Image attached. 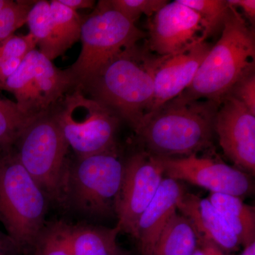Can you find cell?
<instances>
[{
	"mask_svg": "<svg viewBox=\"0 0 255 255\" xmlns=\"http://www.w3.org/2000/svg\"><path fill=\"white\" fill-rule=\"evenodd\" d=\"M221 31L191 85L173 100L189 102L206 99L219 107L240 80L255 73V32L244 16L230 7Z\"/></svg>",
	"mask_w": 255,
	"mask_h": 255,
	"instance_id": "6da1fadb",
	"label": "cell"
},
{
	"mask_svg": "<svg viewBox=\"0 0 255 255\" xmlns=\"http://www.w3.org/2000/svg\"><path fill=\"white\" fill-rule=\"evenodd\" d=\"M156 57L147 46L135 45L124 50L95 78L79 87L135 130L150 112L153 102Z\"/></svg>",
	"mask_w": 255,
	"mask_h": 255,
	"instance_id": "7a4b0ae2",
	"label": "cell"
},
{
	"mask_svg": "<svg viewBox=\"0 0 255 255\" xmlns=\"http://www.w3.org/2000/svg\"><path fill=\"white\" fill-rule=\"evenodd\" d=\"M218 108L207 100H172L147 114L135 131L145 151L156 157L196 155L212 145Z\"/></svg>",
	"mask_w": 255,
	"mask_h": 255,
	"instance_id": "3957f363",
	"label": "cell"
},
{
	"mask_svg": "<svg viewBox=\"0 0 255 255\" xmlns=\"http://www.w3.org/2000/svg\"><path fill=\"white\" fill-rule=\"evenodd\" d=\"M18 160L14 149L0 152V222L17 247L29 255L43 229L50 204Z\"/></svg>",
	"mask_w": 255,
	"mask_h": 255,
	"instance_id": "277c9868",
	"label": "cell"
},
{
	"mask_svg": "<svg viewBox=\"0 0 255 255\" xmlns=\"http://www.w3.org/2000/svg\"><path fill=\"white\" fill-rule=\"evenodd\" d=\"M124 172L118 148L69 162L59 205L91 217L117 215Z\"/></svg>",
	"mask_w": 255,
	"mask_h": 255,
	"instance_id": "5b68a950",
	"label": "cell"
},
{
	"mask_svg": "<svg viewBox=\"0 0 255 255\" xmlns=\"http://www.w3.org/2000/svg\"><path fill=\"white\" fill-rule=\"evenodd\" d=\"M146 36L135 23L114 10L109 0L99 1L95 11L82 20L81 52L68 68L76 87L84 86L124 50Z\"/></svg>",
	"mask_w": 255,
	"mask_h": 255,
	"instance_id": "8992f818",
	"label": "cell"
},
{
	"mask_svg": "<svg viewBox=\"0 0 255 255\" xmlns=\"http://www.w3.org/2000/svg\"><path fill=\"white\" fill-rule=\"evenodd\" d=\"M15 145L19 162L50 202L59 204L69 162V145L53 114H42L23 130Z\"/></svg>",
	"mask_w": 255,
	"mask_h": 255,
	"instance_id": "52a82bcc",
	"label": "cell"
},
{
	"mask_svg": "<svg viewBox=\"0 0 255 255\" xmlns=\"http://www.w3.org/2000/svg\"><path fill=\"white\" fill-rule=\"evenodd\" d=\"M77 157H88L117 148L115 135L119 117L80 87L67 94L53 113Z\"/></svg>",
	"mask_w": 255,
	"mask_h": 255,
	"instance_id": "ba28073f",
	"label": "cell"
},
{
	"mask_svg": "<svg viewBox=\"0 0 255 255\" xmlns=\"http://www.w3.org/2000/svg\"><path fill=\"white\" fill-rule=\"evenodd\" d=\"M72 87H76V83L68 69L57 68L51 60L35 49L25 56L0 90L11 92L20 110L36 117L48 112Z\"/></svg>",
	"mask_w": 255,
	"mask_h": 255,
	"instance_id": "9c48e42d",
	"label": "cell"
},
{
	"mask_svg": "<svg viewBox=\"0 0 255 255\" xmlns=\"http://www.w3.org/2000/svg\"><path fill=\"white\" fill-rule=\"evenodd\" d=\"M164 176L158 157L147 151L135 152L124 162L117 210V226L121 232L136 238L139 219L155 196Z\"/></svg>",
	"mask_w": 255,
	"mask_h": 255,
	"instance_id": "30bf717a",
	"label": "cell"
},
{
	"mask_svg": "<svg viewBox=\"0 0 255 255\" xmlns=\"http://www.w3.org/2000/svg\"><path fill=\"white\" fill-rule=\"evenodd\" d=\"M158 157L164 175L204 188L211 193L241 198L251 192V177L243 171L223 162L196 155L180 157Z\"/></svg>",
	"mask_w": 255,
	"mask_h": 255,
	"instance_id": "8fae6325",
	"label": "cell"
},
{
	"mask_svg": "<svg viewBox=\"0 0 255 255\" xmlns=\"http://www.w3.org/2000/svg\"><path fill=\"white\" fill-rule=\"evenodd\" d=\"M214 132L228 159L240 170L255 173V116L233 96L228 95L214 117Z\"/></svg>",
	"mask_w": 255,
	"mask_h": 255,
	"instance_id": "7c38bea8",
	"label": "cell"
},
{
	"mask_svg": "<svg viewBox=\"0 0 255 255\" xmlns=\"http://www.w3.org/2000/svg\"><path fill=\"white\" fill-rule=\"evenodd\" d=\"M147 49L158 56H166L201 41L200 16L194 10L178 1L164 5L154 14L148 24Z\"/></svg>",
	"mask_w": 255,
	"mask_h": 255,
	"instance_id": "4fadbf2b",
	"label": "cell"
},
{
	"mask_svg": "<svg viewBox=\"0 0 255 255\" xmlns=\"http://www.w3.org/2000/svg\"><path fill=\"white\" fill-rule=\"evenodd\" d=\"M212 46L206 41H199L174 54L157 55L154 67L153 102L148 114L177 98L191 85Z\"/></svg>",
	"mask_w": 255,
	"mask_h": 255,
	"instance_id": "5bb4252c",
	"label": "cell"
},
{
	"mask_svg": "<svg viewBox=\"0 0 255 255\" xmlns=\"http://www.w3.org/2000/svg\"><path fill=\"white\" fill-rule=\"evenodd\" d=\"M178 181L164 177L157 193L139 219L136 238L141 255H152L161 233L174 213L184 195Z\"/></svg>",
	"mask_w": 255,
	"mask_h": 255,
	"instance_id": "9a60e30c",
	"label": "cell"
},
{
	"mask_svg": "<svg viewBox=\"0 0 255 255\" xmlns=\"http://www.w3.org/2000/svg\"><path fill=\"white\" fill-rule=\"evenodd\" d=\"M177 210L189 220L197 237L214 242L223 251H235L239 247L236 235L209 199L185 192Z\"/></svg>",
	"mask_w": 255,
	"mask_h": 255,
	"instance_id": "2e32d148",
	"label": "cell"
},
{
	"mask_svg": "<svg viewBox=\"0 0 255 255\" xmlns=\"http://www.w3.org/2000/svg\"><path fill=\"white\" fill-rule=\"evenodd\" d=\"M65 233L74 255H127L117 244L118 226L109 228L65 223Z\"/></svg>",
	"mask_w": 255,
	"mask_h": 255,
	"instance_id": "e0dca14e",
	"label": "cell"
},
{
	"mask_svg": "<svg viewBox=\"0 0 255 255\" xmlns=\"http://www.w3.org/2000/svg\"><path fill=\"white\" fill-rule=\"evenodd\" d=\"M50 5L51 31L41 53L52 61L80 41L82 19L77 11L60 4L58 0L50 1Z\"/></svg>",
	"mask_w": 255,
	"mask_h": 255,
	"instance_id": "ac0fdd59",
	"label": "cell"
},
{
	"mask_svg": "<svg viewBox=\"0 0 255 255\" xmlns=\"http://www.w3.org/2000/svg\"><path fill=\"white\" fill-rule=\"evenodd\" d=\"M211 204L222 215L240 246L244 248L255 242V211L245 204L241 198L228 194L211 193L208 198Z\"/></svg>",
	"mask_w": 255,
	"mask_h": 255,
	"instance_id": "d6986e66",
	"label": "cell"
},
{
	"mask_svg": "<svg viewBox=\"0 0 255 255\" xmlns=\"http://www.w3.org/2000/svg\"><path fill=\"white\" fill-rule=\"evenodd\" d=\"M197 245L189 220L176 211L161 233L152 255H193Z\"/></svg>",
	"mask_w": 255,
	"mask_h": 255,
	"instance_id": "ffe728a7",
	"label": "cell"
},
{
	"mask_svg": "<svg viewBox=\"0 0 255 255\" xmlns=\"http://www.w3.org/2000/svg\"><path fill=\"white\" fill-rule=\"evenodd\" d=\"M37 117L25 114L16 102L0 98V152L12 148L25 128Z\"/></svg>",
	"mask_w": 255,
	"mask_h": 255,
	"instance_id": "44dd1931",
	"label": "cell"
},
{
	"mask_svg": "<svg viewBox=\"0 0 255 255\" xmlns=\"http://www.w3.org/2000/svg\"><path fill=\"white\" fill-rule=\"evenodd\" d=\"M181 4L194 10L200 16L203 31L201 41L218 31H222L223 25L229 12L227 1L224 0H178Z\"/></svg>",
	"mask_w": 255,
	"mask_h": 255,
	"instance_id": "7402d4cb",
	"label": "cell"
},
{
	"mask_svg": "<svg viewBox=\"0 0 255 255\" xmlns=\"http://www.w3.org/2000/svg\"><path fill=\"white\" fill-rule=\"evenodd\" d=\"M29 255H74L65 229V222L45 223Z\"/></svg>",
	"mask_w": 255,
	"mask_h": 255,
	"instance_id": "603a6c76",
	"label": "cell"
},
{
	"mask_svg": "<svg viewBox=\"0 0 255 255\" xmlns=\"http://www.w3.org/2000/svg\"><path fill=\"white\" fill-rule=\"evenodd\" d=\"M36 1H12L0 11V43L14 35V31L26 23L30 9Z\"/></svg>",
	"mask_w": 255,
	"mask_h": 255,
	"instance_id": "cb8c5ba5",
	"label": "cell"
},
{
	"mask_svg": "<svg viewBox=\"0 0 255 255\" xmlns=\"http://www.w3.org/2000/svg\"><path fill=\"white\" fill-rule=\"evenodd\" d=\"M32 36L37 41L39 51L44 49L51 31V15L50 1H36L28 12L26 20Z\"/></svg>",
	"mask_w": 255,
	"mask_h": 255,
	"instance_id": "d4e9b609",
	"label": "cell"
},
{
	"mask_svg": "<svg viewBox=\"0 0 255 255\" xmlns=\"http://www.w3.org/2000/svg\"><path fill=\"white\" fill-rule=\"evenodd\" d=\"M112 8L135 23L142 14L151 16L162 9L167 0H109Z\"/></svg>",
	"mask_w": 255,
	"mask_h": 255,
	"instance_id": "484cf974",
	"label": "cell"
},
{
	"mask_svg": "<svg viewBox=\"0 0 255 255\" xmlns=\"http://www.w3.org/2000/svg\"><path fill=\"white\" fill-rule=\"evenodd\" d=\"M37 41L31 33L26 36H12L0 43V60L24 58L36 49Z\"/></svg>",
	"mask_w": 255,
	"mask_h": 255,
	"instance_id": "4316f807",
	"label": "cell"
},
{
	"mask_svg": "<svg viewBox=\"0 0 255 255\" xmlns=\"http://www.w3.org/2000/svg\"><path fill=\"white\" fill-rule=\"evenodd\" d=\"M230 95L241 101L248 110L255 116V73L245 77L233 87Z\"/></svg>",
	"mask_w": 255,
	"mask_h": 255,
	"instance_id": "83f0119b",
	"label": "cell"
},
{
	"mask_svg": "<svg viewBox=\"0 0 255 255\" xmlns=\"http://www.w3.org/2000/svg\"><path fill=\"white\" fill-rule=\"evenodd\" d=\"M24 58H13L1 60V63H0V89L4 85L6 80L17 70Z\"/></svg>",
	"mask_w": 255,
	"mask_h": 255,
	"instance_id": "f1b7e54d",
	"label": "cell"
},
{
	"mask_svg": "<svg viewBox=\"0 0 255 255\" xmlns=\"http://www.w3.org/2000/svg\"><path fill=\"white\" fill-rule=\"evenodd\" d=\"M197 237V236H196ZM193 255H226L224 251L214 242L197 237V245Z\"/></svg>",
	"mask_w": 255,
	"mask_h": 255,
	"instance_id": "f546056e",
	"label": "cell"
},
{
	"mask_svg": "<svg viewBox=\"0 0 255 255\" xmlns=\"http://www.w3.org/2000/svg\"><path fill=\"white\" fill-rule=\"evenodd\" d=\"M230 7L242 9L247 19L254 24L255 21V0H228Z\"/></svg>",
	"mask_w": 255,
	"mask_h": 255,
	"instance_id": "4dcf8cb0",
	"label": "cell"
},
{
	"mask_svg": "<svg viewBox=\"0 0 255 255\" xmlns=\"http://www.w3.org/2000/svg\"><path fill=\"white\" fill-rule=\"evenodd\" d=\"M0 253L7 255H19L17 247L14 241L0 231Z\"/></svg>",
	"mask_w": 255,
	"mask_h": 255,
	"instance_id": "1f68e13d",
	"label": "cell"
},
{
	"mask_svg": "<svg viewBox=\"0 0 255 255\" xmlns=\"http://www.w3.org/2000/svg\"><path fill=\"white\" fill-rule=\"evenodd\" d=\"M58 1L60 4L75 11L80 9L92 8L95 4V1L92 0H58Z\"/></svg>",
	"mask_w": 255,
	"mask_h": 255,
	"instance_id": "d6a6232c",
	"label": "cell"
},
{
	"mask_svg": "<svg viewBox=\"0 0 255 255\" xmlns=\"http://www.w3.org/2000/svg\"><path fill=\"white\" fill-rule=\"evenodd\" d=\"M241 255H255V242L244 248V251Z\"/></svg>",
	"mask_w": 255,
	"mask_h": 255,
	"instance_id": "836d02e7",
	"label": "cell"
},
{
	"mask_svg": "<svg viewBox=\"0 0 255 255\" xmlns=\"http://www.w3.org/2000/svg\"><path fill=\"white\" fill-rule=\"evenodd\" d=\"M9 1V0H0V11L8 4Z\"/></svg>",
	"mask_w": 255,
	"mask_h": 255,
	"instance_id": "e575fe53",
	"label": "cell"
},
{
	"mask_svg": "<svg viewBox=\"0 0 255 255\" xmlns=\"http://www.w3.org/2000/svg\"><path fill=\"white\" fill-rule=\"evenodd\" d=\"M0 255H7L2 254V253H0Z\"/></svg>",
	"mask_w": 255,
	"mask_h": 255,
	"instance_id": "d590c367",
	"label": "cell"
},
{
	"mask_svg": "<svg viewBox=\"0 0 255 255\" xmlns=\"http://www.w3.org/2000/svg\"><path fill=\"white\" fill-rule=\"evenodd\" d=\"M0 63H1V60H0Z\"/></svg>",
	"mask_w": 255,
	"mask_h": 255,
	"instance_id": "8d00e7d4",
	"label": "cell"
},
{
	"mask_svg": "<svg viewBox=\"0 0 255 255\" xmlns=\"http://www.w3.org/2000/svg\"><path fill=\"white\" fill-rule=\"evenodd\" d=\"M127 255H129V254H128Z\"/></svg>",
	"mask_w": 255,
	"mask_h": 255,
	"instance_id": "74e56055",
	"label": "cell"
}]
</instances>
